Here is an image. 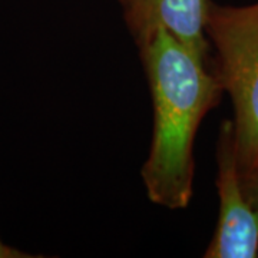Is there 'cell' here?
<instances>
[{
    "mask_svg": "<svg viewBox=\"0 0 258 258\" xmlns=\"http://www.w3.org/2000/svg\"><path fill=\"white\" fill-rule=\"evenodd\" d=\"M119 2H120V3H123V2H125V0H119Z\"/></svg>",
    "mask_w": 258,
    "mask_h": 258,
    "instance_id": "obj_7",
    "label": "cell"
},
{
    "mask_svg": "<svg viewBox=\"0 0 258 258\" xmlns=\"http://www.w3.org/2000/svg\"><path fill=\"white\" fill-rule=\"evenodd\" d=\"M217 189L220 212L205 258H255L258 255V211L244 186L234 123L221 125L217 145Z\"/></svg>",
    "mask_w": 258,
    "mask_h": 258,
    "instance_id": "obj_3",
    "label": "cell"
},
{
    "mask_svg": "<svg viewBox=\"0 0 258 258\" xmlns=\"http://www.w3.org/2000/svg\"><path fill=\"white\" fill-rule=\"evenodd\" d=\"M245 176H247V175H245Z\"/></svg>",
    "mask_w": 258,
    "mask_h": 258,
    "instance_id": "obj_8",
    "label": "cell"
},
{
    "mask_svg": "<svg viewBox=\"0 0 258 258\" xmlns=\"http://www.w3.org/2000/svg\"><path fill=\"white\" fill-rule=\"evenodd\" d=\"M244 186H245V192L248 195L249 201L258 211V174L244 176Z\"/></svg>",
    "mask_w": 258,
    "mask_h": 258,
    "instance_id": "obj_5",
    "label": "cell"
},
{
    "mask_svg": "<svg viewBox=\"0 0 258 258\" xmlns=\"http://www.w3.org/2000/svg\"><path fill=\"white\" fill-rule=\"evenodd\" d=\"M205 32L217 52L215 75L234 103L242 175L258 174V2L240 8L211 2Z\"/></svg>",
    "mask_w": 258,
    "mask_h": 258,
    "instance_id": "obj_2",
    "label": "cell"
},
{
    "mask_svg": "<svg viewBox=\"0 0 258 258\" xmlns=\"http://www.w3.org/2000/svg\"><path fill=\"white\" fill-rule=\"evenodd\" d=\"M154 103V134L142 166L148 198L169 210L186 208L192 198L194 144L222 86L197 55L164 29L138 40Z\"/></svg>",
    "mask_w": 258,
    "mask_h": 258,
    "instance_id": "obj_1",
    "label": "cell"
},
{
    "mask_svg": "<svg viewBox=\"0 0 258 258\" xmlns=\"http://www.w3.org/2000/svg\"><path fill=\"white\" fill-rule=\"evenodd\" d=\"M122 5L137 40L152 30L164 29L197 55L208 57L205 26L210 0H125Z\"/></svg>",
    "mask_w": 258,
    "mask_h": 258,
    "instance_id": "obj_4",
    "label": "cell"
},
{
    "mask_svg": "<svg viewBox=\"0 0 258 258\" xmlns=\"http://www.w3.org/2000/svg\"><path fill=\"white\" fill-rule=\"evenodd\" d=\"M33 257L32 254H26L20 249L13 248L8 244H5L0 238V258H30Z\"/></svg>",
    "mask_w": 258,
    "mask_h": 258,
    "instance_id": "obj_6",
    "label": "cell"
}]
</instances>
